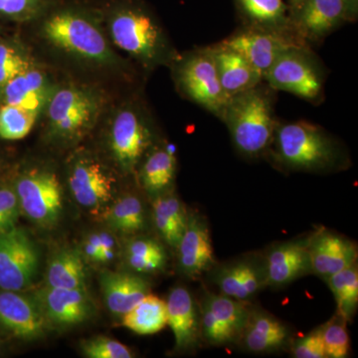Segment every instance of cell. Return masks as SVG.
Segmentation results:
<instances>
[{"instance_id":"42","label":"cell","mask_w":358,"mask_h":358,"mask_svg":"<svg viewBox=\"0 0 358 358\" xmlns=\"http://www.w3.org/2000/svg\"><path fill=\"white\" fill-rule=\"evenodd\" d=\"M345 7V21L357 20L358 15V0H343Z\"/></svg>"},{"instance_id":"40","label":"cell","mask_w":358,"mask_h":358,"mask_svg":"<svg viewBox=\"0 0 358 358\" xmlns=\"http://www.w3.org/2000/svg\"><path fill=\"white\" fill-rule=\"evenodd\" d=\"M20 207L13 186H0V233L16 227Z\"/></svg>"},{"instance_id":"26","label":"cell","mask_w":358,"mask_h":358,"mask_svg":"<svg viewBox=\"0 0 358 358\" xmlns=\"http://www.w3.org/2000/svg\"><path fill=\"white\" fill-rule=\"evenodd\" d=\"M185 204L176 195L166 192L152 201V220L162 239L169 246L178 247L188 222Z\"/></svg>"},{"instance_id":"3","label":"cell","mask_w":358,"mask_h":358,"mask_svg":"<svg viewBox=\"0 0 358 358\" xmlns=\"http://www.w3.org/2000/svg\"><path fill=\"white\" fill-rule=\"evenodd\" d=\"M113 41L145 67L166 64L174 52L159 21L140 0H127L110 16Z\"/></svg>"},{"instance_id":"36","label":"cell","mask_w":358,"mask_h":358,"mask_svg":"<svg viewBox=\"0 0 358 358\" xmlns=\"http://www.w3.org/2000/svg\"><path fill=\"white\" fill-rule=\"evenodd\" d=\"M32 66L31 59L17 45L0 41V91L13 78Z\"/></svg>"},{"instance_id":"39","label":"cell","mask_w":358,"mask_h":358,"mask_svg":"<svg viewBox=\"0 0 358 358\" xmlns=\"http://www.w3.org/2000/svg\"><path fill=\"white\" fill-rule=\"evenodd\" d=\"M292 357L327 358L322 341V326L315 327L303 338L293 339L289 345Z\"/></svg>"},{"instance_id":"19","label":"cell","mask_w":358,"mask_h":358,"mask_svg":"<svg viewBox=\"0 0 358 358\" xmlns=\"http://www.w3.org/2000/svg\"><path fill=\"white\" fill-rule=\"evenodd\" d=\"M115 181L98 160L82 157L71 166V192L78 203L90 210L102 208L112 199Z\"/></svg>"},{"instance_id":"7","label":"cell","mask_w":358,"mask_h":358,"mask_svg":"<svg viewBox=\"0 0 358 358\" xmlns=\"http://www.w3.org/2000/svg\"><path fill=\"white\" fill-rule=\"evenodd\" d=\"M264 81L271 89L288 92L308 101L317 100L324 88L322 73L305 45L282 53L266 73Z\"/></svg>"},{"instance_id":"23","label":"cell","mask_w":358,"mask_h":358,"mask_svg":"<svg viewBox=\"0 0 358 358\" xmlns=\"http://www.w3.org/2000/svg\"><path fill=\"white\" fill-rule=\"evenodd\" d=\"M54 91L47 75L32 66L7 83L0 91V98L2 103L39 115L48 105Z\"/></svg>"},{"instance_id":"6","label":"cell","mask_w":358,"mask_h":358,"mask_svg":"<svg viewBox=\"0 0 358 358\" xmlns=\"http://www.w3.org/2000/svg\"><path fill=\"white\" fill-rule=\"evenodd\" d=\"M176 68V82L186 98L222 119L229 96L219 81L213 55L209 47L181 58Z\"/></svg>"},{"instance_id":"27","label":"cell","mask_w":358,"mask_h":358,"mask_svg":"<svg viewBox=\"0 0 358 358\" xmlns=\"http://www.w3.org/2000/svg\"><path fill=\"white\" fill-rule=\"evenodd\" d=\"M250 27L291 32L289 7L284 0H234Z\"/></svg>"},{"instance_id":"11","label":"cell","mask_w":358,"mask_h":358,"mask_svg":"<svg viewBox=\"0 0 358 358\" xmlns=\"http://www.w3.org/2000/svg\"><path fill=\"white\" fill-rule=\"evenodd\" d=\"M38 270V249L27 232L15 227L0 233V289H29Z\"/></svg>"},{"instance_id":"22","label":"cell","mask_w":358,"mask_h":358,"mask_svg":"<svg viewBox=\"0 0 358 358\" xmlns=\"http://www.w3.org/2000/svg\"><path fill=\"white\" fill-rule=\"evenodd\" d=\"M288 324L261 308H251L238 345L256 355L281 352L289 348L293 336Z\"/></svg>"},{"instance_id":"32","label":"cell","mask_w":358,"mask_h":358,"mask_svg":"<svg viewBox=\"0 0 358 358\" xmlns=\"http://www.w3.org/2000/svg\"><path fill=\"white\" fill-rule=\"evenodd\" d=\"M105 218L113 228L124 234H138L148 225L145 205L140 197L134 194L117 200L106 213Z\"/></svg>"},{"instance_id":"13","label":"cell","mask_w":358,"mask_h":358,"mask_svg":"<svg viewBox=\"0 0 358 358\" xmlns=\"http://www.w3.org/2000/svg\"><path fill=\"white\" fill-rule=\"evenodd\" d=\"M219 43L241 54L263 78L277 58L293 47L303 45L289 32L249 27Z\"/></svg>"},{"instance_id":"16","label":"cell","mask_w":358,"mask_h":358,"mask_svg":"<svg viewBox=\"0 0 358 358\" xmlns=\"http://www.w3.org/2000/svg\"><path fill=\"white\" fill-rule=\"evenodd\" d=\"M49 324L72 327L83 324L95 313V305L86 289L51 288L33 294Z\"/></svg>"},{"instance_id":"29","label":"cell","mask_w":358,"mask_h":358,"mask_svg":"<svg viewBox=\"0 0 358 358\" xmlns=\"http://www.w3.org/2000/svg\"><path fill=\"white\" fill-rule=\"evenodd\" d=\"M86 268L78 250L63 249L52 257L46 272L51 288L86 289Z\"/></svg>"},{"instance_id":"15","label":"cell","mask_w":358,"mask_h":358,"mask_svg":"<svg viewBox=\"0 0 358 358\" xmlns=\"http://www.w3.org/2000/svg\"><path fill=\"white\" fill-rule=\"evenodd\" d=\"M267 287L281 289L312 275L308 236L268 247L262 254Z\"/></svg>"},{"instance_id":"37","label":"cell","mask_w":358,"mask_h":358,"mask_svg":"<svg viewBox=\"0 0 358 358\" xmlns=\"http://www.w3.org/2000/svg\"><path fill=\"white\" fill-rule=\"evenodd\" d=\"M52 4L53 0H0V16L26 22L43 16Z\"/></svg>"},{"instance_id":"8","label":"cell","mask_w":358,"mask_h":358,"mask_svg":"<svg viewBox=\"0 0 358 358\" xmlns=\"http://www.w3.org/2000/svg\"><path fill=\"white\" fill-rule=\"evenodd\" d=\"M199 308L202 341L216 346L238 343L248 320L251 303L206 292Z\"/></svg>"},{"instance_id":"38","label":"cell","mask_w":358,"mask_h":358,"mask_svg":"<svg viewBox=\"0 0 358 358\" xmlns=\"http://www.w3.org/2000/svg\"><path fill=\"white\" fill-rule=\"evenodd\" d=\"M82 350L87 357L90 358H131L134 353L124 343L120 341L96 336L82 343Z\"/></svg>"},{"instance_id":"9","label":"cell","mask_w":358,"mask_h":358,"mask_svg":"<svg viewBox=\"0 0 358 358\" xmlns=\"http://www.w3.org/2000/svg\"><path fill=\"white\" fill-rule=\"evenodd\" d=\"M20 211L42 227L57 223L62 213V188L55 173L30 171L21 174L13 186Z\"/></svg>"},{"instance_id":"43","label":"cell","mask_w":358,"mask_h":358,"mask_svg":"<svg viewBox=\"0 0 358 358\" xmlns=\"http://www.w3.org/2000/svg\"><path fill=\"white\" fill-rule=\"evenodd\" d=\"M301 1V0H289V11L293 10L294 8H296V7L300 4Z\"/></svg>"},{"instance_id":"12","label":"cell","mask_w":358,"mask_h":358,"mask_svg":"<svg viewBox=\"0 0 358 358\" xmlns=\"http://www.w3.org/2000/svg\"><path fill=\"white\" fill-rule=\"evenodd\" d=\"M208 274L218 293L245 303H251L267 287L262 254H248L216 264Z\"/></svg>"},{"instance_id":"21","label":"cell","mask_w":358,"mask_h":358,"mask_svg":"<svg viewBox=\"0 0 358 358\" xmlns=\"http://www.w3.org/2000/svg\"><path fill=\"white\" fill-rule=\"evenodd\" d=\"M167 324L171 327L179 352L194 350L201 338L199 301L183 286H176L167 296Z\"/></svg>"},{"instance_id":"20","label":"cell","mask_w":358,"mask_h":358,"mask_svg":"<svg viewBox=\"0 0 358 358\" xmlns=\"http://www.w3.org/2000/svg\"><path fill=\"white\" fill-rule=\"evenodd\" d=\"M293 32L301 41H320L345 21L343 0H301L289 11Z\"/></svg>"},{"instance_id":"28","label":"cell","mask_w":358,"mask_h":358,"mask_svg":"<svg viewBox=\"0 0 358 358\" xmlns=\"http://www.w3.org/2000/svg\"><path fill=\"white\" fill-rule=\"evenodd\" d=\"M176 155L166 148H155L147 155L140 169L143 189L155 197L169 192L176 174Z\"/></svg>"},{"instance_id":"1","label":"cell","mask_w":358,"mask_h":358,"mask_svg":"<svg viewBox=\"0 0 358 358\" xmlns=\"http://www.w3.org/2000/svg\"><path fill=\"white\" fill-rule=\"evenodd\" d=\"M268 152L289 171L324 173L345 162L338 141L317 124L306 121L278 124Z\"/></svg>"},{"instance_id":"4","label":"cell","mask_w":358,"mask_h":358,"mask_svg":"<svg viewBox=\"0 0 358 358\" xmlns=\"http://www.w3.org/2000/svg\"><path fill=\"white\" fill-rule=\"evenodd\" d=\"M52 45L95 64L114 62V54L94 16L81 8L65 7L52 13L42 26Z\"/></svg>"},{"instance_id":"18","label":"cell","mask_w":358,"mask_h":358,"mask_svg":"<svg viewBox=\"0 0 358 358\" xmlns=\"http://www.w3.org/2000/svg\"><path fill=\"white\" fill-rule=\"evenodd\" d=\"M312 275L326 280L357 263V246L352 240L326 228L308 235Z\"/></svg>"},{"instance_id":"25","label":"cell","mask_w":358,"mask_h":358,"mask_svg":"<svg viewBox=\"0 0 358 358\" xmlns=\"http://www.w3.org/2000/svg\"><path fill=\"white\" fill-rule=\"evenodd\" d=\"M100 282L106 305L110 313L121 317L150 293L148 280L131 273L106 271Z\"/></svg>"},{"instance_id":"2","label":"cell","mask_w":358,"mask_h":358,"mask_svg":"<svg viewBox=\"0 0 358 358\" xmlns=\"http://www.w3.org/2000/svg\"><path fill=\"white\" fill-rule=\"evenodd\" d=\"M221 121L229 129L238 152L249 159L267 154L279 124L273 96L261 84L230 96Z\"/></svg>"},{"instance_id":"17","label":"cell","mask_w":358,"mask_h":358,"mask_svg":"<svg viewBox=\"0 0 358 358\" xmlns=\"http://www.w3.org/2000/svg\"><path fill=\"white\" fill-rule=\"evenodd\" d=\"M181 274L197 279L216 265L208 223L203 215L189 213L187 226L176 247Z\"/></svg>"},{"instance_id":"31","label":"cell","mask_w":358,"mask_h":358,"mask_svg":"<svg viewBox=\"0 0 358 358\" xmlns=\"http://www.w3.org/2000/svg\"><path fill=\"white\" fill-rule=\"evenodd\" d=\"M124 259L138 274H155L166 268L167 254L164 245L150 237H134L124 249Z\"/></svg>"},{"instance_id":"34","label":"cell","mask_w":358,"mask_h":358,"mask_svg":"<svg viewBox=\"0 0 358 358\" xmlns=\"http://www.w3.org/2000/svg\"><path fill=\"white\" fill-rule=\"evenodd\" d=\"M38 115L16 106H0V138L22 140L31 131Z\"/></svg>"},{"instance_id":"14","label":"cell","mask_w":358,"mask_h":358,"mask_svg":"<svg viewBox=\"0 0 358 358\" xmlns=\"http://www.w3.org/2000/svg\"><path fill=\"white\" fill-rule=\"evenodd\" d=\"M38 301L23 292L0 289V327L22 341L42 338L49 329Z\"/></svg>"},{"instance_id":"10","label":"cell","mask_w":358,"mask_h":358,"mask_svg":"<svg viewBox=\"0 0 358 358\" xmlns=\"http://www.w3.org/2000/svg\"><path fill=\"white\" fill-rule=\"evenodd\" d=\"M154 145V131L138 108L120 110L110 131L113 157L124 173H134L141 160Z\"/></svg>"},{"instance_id":"5","label":"cell","mask_w":358,"mask_h":358,"mask_svg":"<svg viewBox=\"0 0 358 358\" xmlns=\"http://www.w3.org/2000/svg\"><path fill=\"white\" fill-rule=\"evenodd\" d=\"M46 108L51 136L70 143L83 138L93 128L102 109V100L94 90L65 86L54 91Z\"/></svg>"},{"instance_id":"41","label":"cell","mask_w":358,"mask_h":358,"mask_svg":"<svg viewBox=\"0 0 358 358\" xmlns=\"http://www.w3.org/2000/svg\"><path fill=\"white\" fill-rule=\"evenodd\" d=\"M101 239L99 233H93L86 238L83 244V255L93 262H99L101 254Z\"/></svg>"},{"instance_id":"24","label":"cell","mask_w":358,"mask_h":358,"mask_svg":"<svg viewBox=\"0 0 358 358\" xmlns=\"http://www.w3.org/2000/svg\"><path fill=\"white\" fill-rule=\"evenodd\" d=\"M209 48L215 62L219 81L229 98L255 88L264 81L262 75L241 54L220 43Z\"/></svg>"},{"instance_id":"33","label":"cell","mask_w":358,"mask_h":358,"mask_svg":"<svg viewBox=\"0 0 358 358\" xmlns=\"http://www.w3.org/2000/svg\"><path fill=\"white\" fill-rule=\"evenodd\" d=\"M324 281L333 292L338 313L350 322L357 313L358 307L357 263L327 278Z\"/></svg>"},{"instance_id":"35","label":"cell","mask_w":358,"mask_h":358,"mask_svg":"<svg viewBox=\"0 0 358 358\" xmlns=\"http://www.w3.org/2000/svg\"><path fill=\"white\" fill-rule=\"evenodd\" d=\"M348 320L336 312L329 322L322 324V341L327 358H345L350 352V339Z\"/></svg>"},{"instance_id":"30","label":"cell","mask_w":358,"mask_h":358,"mask_svg":"<svg viewBox=\"0 0 358 358\" xmlns=\"http://www.w3.org/2000/svg\"><path fill=\"white\" fill-rule=\"evenodd\" d=\"M122 317V326L134 333L141 336L159 333L167 326L166 301L150 293Z\"/></svg>"}]
</instances>
